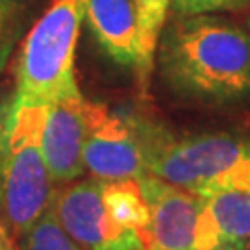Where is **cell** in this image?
<instances>
[{"instance_id": "obj_1", "label": "cell", "mask_w": 250, "mask_h": 250, "mask_svg": "<svg viewBox=\"0 0 250 250\" xmlns=\"http://www.w3.org/2000/svg\"><path fill=\"white\" fill-rule=\"evenodd\" d=\"M158 60L172 89L209 104L250 97V34L209 13L182 15L163 30Z\"/></svg>"}, {"instance_id": "obj_2", "label": "cell", "mask_w": 250, "mask_h": 250, "mask_svg": "<svg viewBox=\"0 0 250 250\" xmlns=\"http://www.w3.org/2000/svg\"><path fill=\"white\" fill-rule=\"evenodd\" d=\"M134 121L148 172L195 195L250 189V141L230 134L174 137L160 126Z\"/></svg>"}, {"instance_id": "obj_3", "label": "cell", "mask_w": 250, "mask_h": 250, "mask_svg": "<svg viewBox=\"0 0 250 250\" xmlns=\"http://www.w3.org/2000/svg\"><path fill=\"white\" fill-rule=\"evenodd\" d=\"M45 104L13 95L0 115V209L21 237L50 209V172L41 150Z\"/></svg>"}, {"instance_id": "obj_4", "label": "cell", "mask_w": 250, "mask_h": 250, "mask_svg": "<svg viewBox=\"0 0 250 250\" xmlns=\"http://www.w3.org/2000/svg\"><path fill=\"white\" fill-rule=\"evenodd\" d=\"M87 0H54L30 28L15 63L19 99L48 104L76 87L74 56Z\"/></svg>"}, {"instance_id": "obj_5", "label": "cell", "mask_w": 250, "mask_h": 250, "mask_svg": "<svg viewBox=\"0 0 250 250\" xmlns=\"http://www.w3.org/2000/svg\"><path fill=\"white\" fill-rule=\"evenodd\" d=\"M150 209L146 250H250V239L223 232L204 200L152 172L137 178Z\"/></svg>"}, {"instance_id": "obj_6", "label": "cell", "mask_w": 250, "mask_h": 250, "mask_svg": "<svg viewBox=\"0 0 250 250\" xmlns=\"http://www.w3.org/2000/svg\"><path fill=\"white\" fill-rule=\"evenodd\" d=\"M62 228L83 250H146L143 232L119 224L107 213L102 182H74L54 193L52 206Z\"/></svg>"}, {"instance_id": "obj_7", "label": "cell", "mask_w": 250, "mask_h": 250, "mask_svg": "<svg viewBox=\"0 0 250 250\" xmlns=\"http://www.w3.org/2000/svg\"><path fill=\"white\" fill-rule=\"evenodd\" d=\"M87 132L83 165L91 176L102 182L137 180L146 172L143 146L135 121L109 111L104 104L87 100Z\"/></svg>"}, {"instance_id": "obj_8", "label": "cell", "mask_w": 250, "mask_h": 250, "mask_svg": "<svg viewBox=\"0 0 250 250\" xmlns=\"http://www.w3.org/2000/svg\"><path fill=\"white\" fill-rule=\"evenodd\" d=\"M85 107L87 100L78 85L46 104L41 130V150L54 184H69L85 172Z\"/></svg>"}, {"instance_id": "obj_9", "label": "cell", "mask_w": 250, "mask_h": 250, "mask_svg": "<svg viewBox=\"0 0 250 250\" xmlns=\"http://www.w3.org/2000/svg\"><path fill=\"white\" fill-rule=\"evenodd\" d=\"M85 21L100 48L121 67H135L137 30L134 0H87Z\"/></svg>"}, {"instance_id": "obj_10", "label": "cell", "mask_w": 250, "mask_h": 250, "mask_svg": "<svg viewBox=\"0 0 250 250\" xmlns=\"http://www.w3.org/2000/svg\"><path fill=\"white\" fill-rule=\"evenodd\" d=\"M170 8V0H134L135 30H137V58H135V80L141 95H146L154 60L158 52L161 34Z\"/></svg>"}, {"instance_id": "obj_11", "label": "cell", "mask_w": 250, "mask_h": 250, "mask_svg": "<svg viewBox=\"0 0 250 250\" xmlns=\"http://www.w3.org/2000/svg\"><path fill=\"white\" fill-rule=\"evenodd\" d=\"M102 182V180H100ZM102 198L107 213L119 224L145 232L150 223V209L137 180L102 182Z\"/></svg>"}, {"instance_id": "obj_12", "label": "cell", "mask_w": 250, "mask_h": 250, "mask_svg": "<svg viewBox=\"0 0 250 250\" xmlns=\"http://www.w3.org/2000/svg\"><path fill=\"white\" fill-rule=\"evenodd\" d=\"M223 232L250 239V189L198 195Z\"/></svg>"}, {"instance_id": "obj_13", "label": "cell", "mask_w": 250, "mask_h": 250, "mask_svg": "<svg viewBox=\"0 0 250 250\" xmlns=\"http://www.w3.org/2000/svg\"><path fill=\"white\" fill-rule=\"evenodd\" d=\"M17 245L19 250H83L63 230L52 209L17 237Z\"/></svg>"}, {"instance_id": "obj_14", "label": "cell", "mask_w": 250, "mask_h": 250, "mask_svg": "<svg viewBox=\"0 0 250 250\" xmlns=\"http://www.w3.org/2000/svg\"><path fill=\"white\" fill-rule=\"evenodd\" d=\"M28 6L30 0H0V72L21 37Z\"/></svg>"}, {"instance_id": "obj_15", "label": "cell", "mask_w": 250, "mask_h": 250, "mask_svg": "<svg viewBox=\"0 0 250 250\" xmlns=\"http://www.w3.org/2000/svg\"><path fill=\"white\" fill-rule=\"evenodd\" d=\"M235 2L237 0H170V8L178 15H198L226 9Z\"/></svg>"}, {"instance_id": "obj_16", "label": "cell", "mask_w": 250, "mask_h": 250, "mask_svg": "<svg viewBox=\"0 0 250 250\" xmlns=\"http://www.w3.org/2000/svg\"><path fill=\"white\" fill-rule=\"evenodd\" d=\"M15 233L11 232L6 217L0 209V250H19V245L15 241Z\"/></svg>"}]
</instances>
